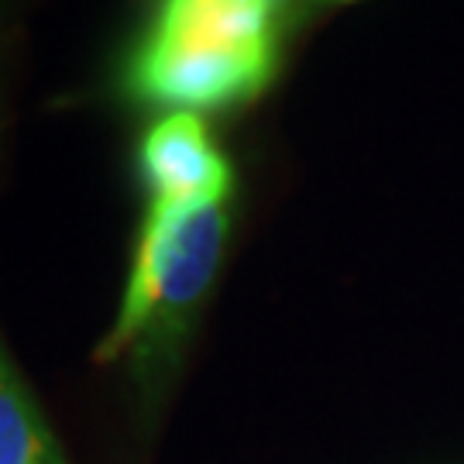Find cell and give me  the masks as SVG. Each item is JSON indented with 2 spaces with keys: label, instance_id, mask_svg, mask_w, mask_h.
<instances>
[{
  "label": "cell",
  "instance_id": "6da1fadb",
  "mask_svg": "<svg viewBox=\"0 0 464 464\" xmlns=\"http://www.w3.org/2000/svg\"><path fill=\"white\" fill-rule=\"evenodd\" d=\"M224 241V203L151 199L121 310L111 334L97 344V362H114L128 351L155 358L166 341H176L214 282Z\"/></svg>",
  "mask_w": 464,
  "mask_h": 464
},
{
  "label": "cell",
  "instance_id": "7a4b0ae2",
  "mask_svg": "<svg viewBox=\"0 0 464 464\" xmlns=\"http://www.w3.org/2000/svg\"><path fill=\"white\" fill-rule=\"evenodd\" d=\"M276 72V52L224 49L149 32L124 69V90L141 103L214 111L258 97Z\"/></svg>",
  "mask_w": 464,
  "mask_h": 464
},
{
  "label": "cell",
  "instance_id": "3957f363",
  "mask_svg": "<svg viewBox=\"0 0 464 464\" xmlns=\"http://www.w3.org/2000/svg\"><path fill=\"white\" fill-rule=\"evenodd\" d=\"M141 176L151 199L172 203H224L231 197L234 169L193 111H172L141 138Z\"/></svg>",
  "mask_w": 464,
  "mask_h": 464
},
{
  "label": "cell",
  "instance_id": "277c9868",
  "mask_svg": "<svg viewBox=\"0 0 464 464\" xmlns=\"http://www.w3.org/2000/svg\"><path fill=\"white\" fill-rule=\"evenodd\" d=\"M0 464H66L32 392L0 348Z\"/></svg>",
  "mask_w": 464,
  "mask_h": 464
}]
</instances>
